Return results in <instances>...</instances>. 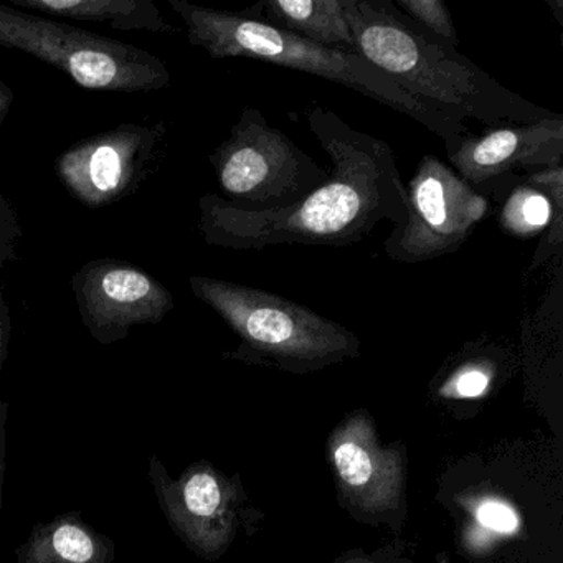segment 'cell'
Segmentation results:
<instances>
[{
    "mask_svg": "<svg viewBox=\"0 0 563 563\" xmlns=\"http://www.w3.org/2000/svg\"><path fill=\"white\" fill-rule=\"evenodd\" d=\"M308 124L331 159L328 179L308 197L275 212H243L217 194L199 200V230L209 245L235 252L268 246H349L378 223L407 220V189L390 144L349 126L334 111L314 107Z\"/></svg>",
    "mask_w": 563,
    "mask_h": 563,
    "instance_id": "1",
    "label": "cell"
},
{
    "mask_svg": "<svg viewBox=\"0 0 563 563\" xmlns=\"http://www.w3.org/2000/svg\"><path fill=\"white\" fill-rule=\"evenodd\" d=\"M347 19L355 52L418 100L487 128L559 114L504 88L457 48L418 27L391 0H347Z\"/></svg>",
    "mask_w": 563,
    "mask_h": 563,
    "instance_id": "2",
    "label": "cell"
},
{
    "mask_svg": "<svg viewBox=\"0 0 563 563\" xmlns=\"http://www.w3.org/2000/svg\"><path fill=\"white\" fill-rule=\"evenodd\" d=\"M167 4L183 19L190 45L212 58H252L342 85L417 121L443 140L444 151L470 133L463 117L411 97L357 52L322 47L243 12L217 11L187 0H167Z\"/></svg>",
    "mask_w": 563,
    "mask_h": 563,
    "instance_id": "3",
    "label": "cell"
},
{
    "mask_svg": "<svg viewBox=\"0 0 563 563\" xmlns=\"http://www.w3.org/2000/svg\"><path fill=\"white\" fill-rule=\"evenodd\" d=\"M189 285L240 335L243 347L288 371H318L361 349L344 325L275 292L199 275L190 276Z\"/></svg>",
    "mask_w": 563,
    "mask_h": 563,
    "instance_id": "4",
    "label": "cell"
},
{
    "mask_svg": "<svg viewBox=\"0 0 563 563\" xmlns=\"http://www.w3.org/2000/svg\"><path fill=\"white\" fill-rule=\"evenodd\" d=\"M0 47L58 68L87 90L147 93L170 84L156 55L93 32L0 4Z\"/></svg>",
    "mask_w": 563,
    "mask_h": 563,
    "instance_id": "5",
    "label": "cell"
},
{
    "mask_svg": "<svg viewBox=\"0 0 563 563\" xmlns=\"http://www.w3.org/2000/svg\"><path fill=\"white\" fill-rule=\"evenodd\" d=\"M222 199L243 212L288 209L321 187L329 170L262 111L245 107L229 137L209 156Z\"/></svg>",
    "mask_w": 563,
    "mask_h": 563,
    "instance_id": "6",
    "label": "cell"
},
{
    "mask_svg": "<svg viewBox=\"0 0 563 563\" xmlns=\"http://www.w3.org/2000/svg\"><path fill=\"white\" fill-rule=\"evenodd\" d=\"M405 189L407 220L384 243L385 255L405 265L456 253L490 212L489 197L437 156L420 161Z\"/></svg>",
    "mask_w": 563,
    "mask_h": 563,
    "instance_id": "7",
    "label": "cell"
},
{
    "mask_svg": "<svg viewBox=\"0 0 563 563\" xmlns=\"http://www.w3.org/2000/svg\"><path fill=\"white\" fill-rule=\"evenodd\" d=\"M163 136V124H121L65 151L57 159L58 177L90 209L120 202L154 173Z\"/></svg>",
    "mask_w": 563,
    "mask_h": 563,
    "instance_id": "8",
    "label": "cell"
},
{
    "mask_svg": "<svg viewBox=\"0 0 563 563\" xmlns=\"http://www.w3.org/2000/svg\"><path fill=\"white\" fill-rule=\"evenodd\" d=\"M81 321L97 338L114 339L136 324L163 321L174 309L169 289L137 266L95 260L71 279Z\"/></svg>",
    "mask_w": 563,
    "mask_h": 563,
    "instance_id": "9",
    "label": "cell"
},
{
    "mask_svg": "<svg viewBox=\"0 0 563 563\" xmlns=\"http://www.w3.org/2000/svg\"><path fill=\"white\" fill-rule=\"evenodd\" d=\"M446 159L451 169L477 192L517 169L559 166L563 159V117L467 133L446 151Z\"/></svg>",
    "mask_w": 563,
    "mask_h": 563,
    "instance_id": "10",
    "label": "cell"
},
{
    "mask_svg": "<svg viewBox=\"0 0 563 563\" xmlns=\"http://www.w3.org/2000/svg\"><path fill=\"white\" fill-rule=\"evenodd\" d=\"M331 461L345 496L367 512L391 510L404 489V457L384 450L367 415H354L329 440Z\"/></svg>",
    "mask_w": 563,
    "mask_h": 563,
    "instance_id": "11",
    "label": "cell"
},
{
    "mask_svg": "<svg viewBox=\"0 0 563 563\" xmlns=\"http://www.w3.org/2000/svg\"><path fill=\"white\" fill-rule=\"evenodd\" d=\"M243 14L322 47L355 52L347 0H265Z\"/></svg>",
    "mask_w": 563,
    "mask_h": 563,
    "instance_id": "12",
    "label": "cell"
},
{
    "mask_svg": "<svg viewBox=\"0 0 563 563\" xmlns=\"http://www.w3.org/2000/svg\"><path fill=\"white\" fill-rule=\"evenodd\" d=\"M12 5L19 11L104 24L117 31L176 32L153 0H12Z\"/></svg>",
    "mask_w": 563,
    "mask_h": 563,
    "instance_id": "13",
    "label": "cell"
},
{
    "mask_svg": "<svg viewBox=\"0 0 563 563\" xmlns=\"http://www.w3.org/2000/svg\"><path fill=\"white\" fill-rule=\"evenodd\" d=\"M563 206L553 202L543 190L522 183L507 194L500 210L499 223L504 232L519 240H529L549 229L562 235Z\"/></svg>",
    "mask_w": 563,
    "mask_h": 563,
    "instance_id": "14",
    "label": "cell"
},
{
    "mask_svg": "<svg viewBox=\"0 0 563 563\" xmlns=\"http://www.w3.org/2000/svg\"><path fill=\"white\" fill-rule=\"evenodd\" d=\"M391 4L433 37L454 48L460 45L450 9L441 0H394Z\"/></svg>",
    "mask_w": 563,
    "mask_h": 563,
    "instance_id": "15",
    "label": "cell"
},
{
    "mask_svg": "<svg viewBox=\"0 0 563 563\" xmlns=\"http://www.w3.org/2000/svg\"><path fill=\"white\" fill-rule=\"evenodd\" d=\"M494 377L493 362L474 361L464 362L460 368L451 374L446 384L440 388V395L446 398H477L483 397L489 388Z\"/></svg>",
    "mask_w": 563,
    "mask_h": 563,
    "instance_id": "16",
    "label": "cell"
},
{
    "mask_svg": "<svg viewBox=\"0 0 563 563\" xmlns=\"http://www.w3.org/2000/svg\"><path fill=\"white\" fill-rule=\"evenodd\" d=\"M184 503L187 510L200 519L217 516L223 506V493L219 479L207 471L194 474L184 486Z\"/></svg>",
    "mask_w": 563,
    "mask_h": 563,
    "instance_id": "17",
    "label": "cell"
},
{
    "mask_svg": "<svg viewBox=\"0 0 563 563\" xmlns=\"http://www.w3.org/2000/svg\"><path fill=\"white\" fill-rule=\"evenodd\" d=\"M54 549L62 559L71 563H87L95 555L93 540L74 523H65L55 530Z\"/></svg>",
    "mask_w": 563,
    "mask_h": 563,
    "instance_id": "18",
    "label": "cell"
},
{
    "mask_svg": "<svg viewBox=\"0 0 563 563\" xmlns=\"http://www.w3.org/2000/svg\"><path fill=\"white\" fill-rule=\"evenodd\" d=\"M22 239L21 223L11 203L0 194V272L8 263L18 258V246Z\"/></svg>",
    "mask_w": 563,
    "mask_h": 563,
    "instance_id": "19",
    "label": "cell"
},
{
    "mask_svg": "<svg viewBox=\"0 0 563 563\" xmlns=\"http://www.w3.org/2000/svg\"><path fill=\"white\" fill-rule=\"evenodd\" d=\"M476 519L481 526L499 533H514L519 530V516L503 500L486 499L477 506Z\"/></svg>",
    "mask_w": 563,
    "mask_h": 563,
    "instance_id": "20",
    "label": "cell"
},
{
    "mask_svg": "<svg viewBox=\"0 0 563 563\" xmlns=\"http://www.w3.org/2000/svg\"><path fill=\"white\" fill-rule=\"evenodd\" d=\"M15 101V93L5 81L0 80V124L4 123Z\"/></svg>",
    "mask_w": 563,
    "mask_h": 563,
    "instance_id": "21",
    "label": "cell"
},
{
    "mask_svg": "<svg viewBox=\"0 0 563 563\" xmlns=\"http://www.w3.org/2000/svg\"><path fill=\"white\" fill-rule=\"evenodd\" d=\"M8 311L9 309L4 301V295H2V289H0V352H2V347H4L5 332H8Z\"/></svg>",
    "mask_w": 563,
    "mask_h": 563,
    "instance_id": "22",
    "label": "cell"
}]
</instances>
